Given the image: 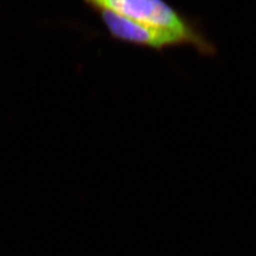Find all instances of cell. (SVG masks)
I'll use <instances>...</instances> for the list:
<instances>
[{
    "label": "cell",
    "mask_w": 256,
    "mask_h": 256,
    "mask_svg": "<svg viewBox=\"0 0 256 256\" xmlns=\"http://www.w3.org/2000/svg\"><path fill=\"white\" fill-rule=\"evenodd\" d=\"M93 12L108 10L148 27L170 30L184 37L198 54L214 58L218 46L200 19L194 18L166 0H82Z\"/></svg>",
    "instance_id": "cell-1"
},
{
    "label": "cell",
    "mask_w": 256,
    "mask_h": 256,
    "mask_svg": "<svg viewBox=\"0 0 256 256\" xmlns=\"http://www.w3.org/2000/svg\"><path fill=\"white\" fill-rule=\"evenodd\" d=\"M115 41L164 52L176 46H189L188 41L170 30L148 27L108 10L94 12Z\"/></svg>",
    "instance_id": "cell-2"
}]
</instances>
